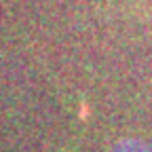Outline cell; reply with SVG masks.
I'll use <instances>...</instances> for the list:
<instances>
[{"label": "cell", "mask_w": 152, "mask_h": 152, "mask_svg": "<svg viewBox=\"0 0 152 152\" xmlns=\"http://www.w3.org/2000/svg\"><path fill=\"white\" fill-rule=\"evenodd\" d=\"M112 152H152V146L140 137H123L114 144Z\"/></svg>", "instance_id": "cell-1"}]
</instances>
